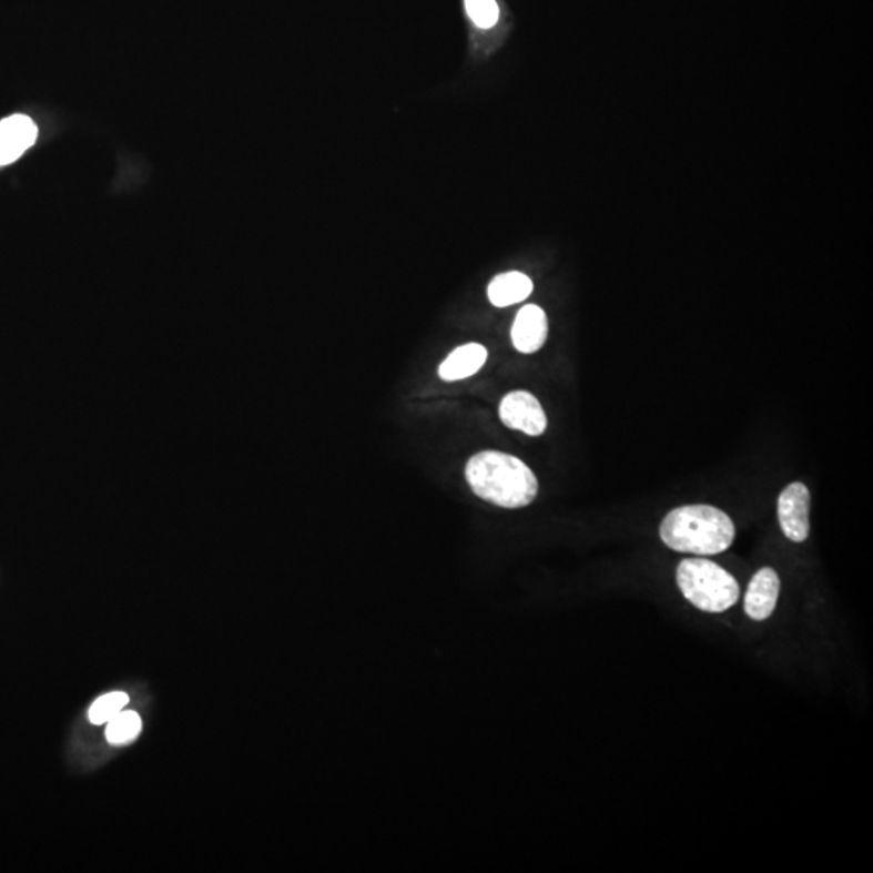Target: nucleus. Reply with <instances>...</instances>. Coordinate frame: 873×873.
<instances>
[{
  "instance_id": "f257e3e1",
  "label": "nucleus",
  "mask_w": 873,
  "mask_h": 873,
  "mask_svg": "<svg viewBox=\"0 0 873 873\" xmlns=\"http://www.w3.org/2000/svg\"><path fill=\"white\" fill-rule=\"evenodd\" d=\"M466 479L477 497L501 508L531 505L539 483L526 463L501 451H480L469 459Z\"/></svg>"
},
{
  "instance_id": "f03ea898",
  "label": "nucleus",
  "mask_w": 873,
  "mask_h": 873,
  "mask_svg": "<svg viewBox=\"0 0 873 873\" xmlns=\"http://www.w3.org/2000/svg\"><path fill=\"white\" fill-rule=\"evenodd\" d=\"M660 537L671 550L703 557L730 549L737 537V528L730 516L719 508L686 505L664 516Z\"/></svg>"
},
{
  "instance_id": "7ed1b4c3",
  "label": "nucleus",
  "mask_w": 873,
  "mask_h": 873,
  "mask_svg": "<svg viewBox=\"0 0 873 873\" xmlns=\"http://www.w3.org/2000/svg\"><path fill=\"white\" fill-rule=\"evenodd\" d=\"M677 582L692 606L709 613H723L740 600V585L737 579L705 558H688L681 561Z\"/></svg>"
},
{
  "instance_id": "20e7f679",
  "label": "nucleus",
  "mask_w": 873,
  "mask_h": 873,
  "mask_svg": "<svg viewBox=\"0 0 873 873\" xmlns=\"http://www.w3.org/2000/svg\"><path fill=\"white\" fill-rule=\"evenodd\" d=\"M779 521L788 539L801 544L811 532V493L801 483L791 484L779 498Z\"/></svg>"
},
{
  "instance_id": "39448f33",
  "label": "nucleus",
  "mask_w": 873,
  "mask_h": 873,
  "mask_svg": "<svg viewBox=\"0 0 873 873\" xmlns=\"http://www.w3.org/2000/svg\"><path fill=\"white\" fill-rule=\"evenodd\" d=\"M500 419L505 426L521 430L526 436L539 437L547 429L546 412L529 392H511L501 399Z\"/></svg>"
},
{
  "instance_id": "423d86ee",
  "label": "nucleus",
  "mask_w": 873,
  "mask_h": 873,
  "mask_svg": "<svg viewBox=\"0 0 873 873\" xmlns=\"http://www.w3.org/2000/svg\"><path fill=\"white\" fill-rule=\"evenodd\" d=\"M780 596V578L772 568L755 572L745 592L744 610L751 620L765 621L775 611Z\"/></svg>"
},
{
  "instance_id": "0eeeda50",
  "label": "nucleus",
  "mask_w": 873,
  "mask_h": 873,
  "mask_svg": "<svg viewBox=\"0 0 873 873\" xmlns=\"http://www.w3.org/2000/svg\"><path fill=\"white\" fill-rule=\"evenodd\" d=\"M38 126L30 116L12 115L0 122V168L12 164L33 146Z\"/></svg>"
},
{
  "instance_id": "6e6552de",
  "label": "nucleus",
  "mask_w": 873,
  "mask_h": 873,
  "mask_svg": "<svg viewBox=\"0 0 873 873\" xmlns=\"http://www.w3.org/2000/svg\"><path fill=\"white\" fill-rule=\"evenodd\" d=\"M547 335H549V323H547L542 307L536 306V304L521 307L511 327V341L515 348L526 355L536 353L537 349L542 348Z\"/></svg>"
},
{
  "instance_id": "1a4fd4ad",
  "label": "nucleus",
  "mask_w": 873,
  "mask_h": 873,
  "mask_svg": "<svg viewBox=\"0 0 873 873\" xmlns=\"http://www.w3.org/2000/svg\"><path fill=\"white\" fill-rule=\"evenodd\" d=\"M487 362V349L477 343L458 346L444 363L438 376L447 382L461 380L476 374Z\"/></svg>"
},
{
  "instance_id": "9d476101",
  "label": "nucleus",
  "mask_w": 873,
  "mask_h": 873,
  "mask_svg": "<svg viewBox=\"0 0 873 873\" xmlns=\"http://www.w3.org/2000/svg\"><path fill=\"white\" fill-rule=\"evenodd\" d=\"M532 281L522 272H507L497 275L487 288L490 303L497 307H507L511 304L525 302L532 293Z\"/></svg>"
},
{
  "instance_id": "9b49d317",
  "label": "nucleus",
  "mask_w": 873,
  "mask_h": 873,
  "mask_svg": "<svg viewBox=\"0 0 873 873\" xmlns=\"http://www.w3.org/2000/svg\"><path fill=\"white\" fill-rule=\"evenodd\" d=\"M141 733V719L133 710H122L108 722L105 737L112 744H125L133 741Z\"/></svg>"
},
{
  "instance_id": "f8f14e48",
  "label": "nucleus",
  "mask_w": 873,
  "mask_h": 873,
  "mask_svg": "<svg viewBox=\"0 0 873 873\" xmlns=\"http://www.w3.org/2000/svg\"><path fill=\"white\" fill-rule=\"evenodd\" d=\"M129 703V696L125 692H109V694L101 696L95 699L90 709V720L94 724H104L111 722L116 713L122 712Z\"/></svg>"
},
{
  "instance_id": "ddd939ff",
  "label": "nucleus",
  "mask_w": 873,
  "mask_h": 873,
  "mask_svg": "<svg viewBox=\"0 0 873 873\" xmlns=\"http://www.w3.org/2000/svg\"><path fill=\"white\" fill-rule=\"evenodd\" d=\"M469 19L479 28H493L498 20V6L495 0H465Z\"/></svg>"
}]
</instances>
